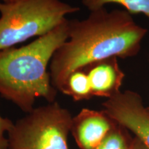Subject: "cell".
Returning <instances> with one entry per match:
<instances>
[{
	"label": "cell",
	"mask_w": 149,
	"mask_h": 149,
	"mask_svg": "<svg viewBox=\"0 0 149 149\" xmlns=\"http://www.w3.org/2000/svg\"><path fill=\"white\" fill-rule=\"evenodd\" d=\"M148 30L134 21L126 10L91 11L84 19L68 20V39L50 63L53 86L60 91L72 72L111 57H135Z\"/></svg>",
	"instance_id": "cell-1"
},
{
	"label": "cell",
	"mask_w": 149,
	"mask_h": 149,
	"mask_svg": "<svg viewBox=\"0 0 149 149\" xmlns=\"http://www.w3.org/2000/svg\"><path fill=\"white\" fill-rule=\"evenodd\" d=\"M68 19L27 45L0 51V95L26 113L37 99L55 102L57 91L48 66L57 48L68 39Z\"/></svg>",
	"instance_id": "cell-2"
},
{
	"label": "cell",
	"mask_w": 149,
	"mask_h": 149,
	"mask_svg": "<svg viewBox=\"0 0 149 149\" xmlns=\"http://www.w3.org/2000/svg\"><path fill=\"white\" fill-rule=\"evenodd\" d=\"M79 10L61 0L0 1V51L46 35Z\"/></svg>",
	"instance_id": "cell-3"
},
{
	"label": "cell",
	"mask_w": 149,
	"mask_h": 149,
	"mask_svg": "<svg viewBox=\"0 0 149 149\" xmlns=\"http://www.w3.org/2000/svg\"><path fill=\"white\" fill-rule=\"evenodd\" d=\"M72 117L56 102L34 108L7 133L8 149H69Z\"/></svg>",
	"instance_id": "cell-4"
},
{
	"label": "cell",
	"mask_w": 149,
	"mask_h": 149,
	"mask_svg": "<svg viewBox=\"0 0 149 149\" xmlns=\"http://www.w3.org/2000/svg\"><path fill=\"white\" fill-rule=\"evenodd\" d=\"M102 107L112 120L132 132L149 149V108L138 93L120 91L107 99Z\"/></svg>",
	"instance_id": "cell-5"
},
{
	"label": "cell",
	"mask_w": 149,
	"mask_h": 149,
	"mask_svg": "<svg viewBox=\"0 0 149 149\" xmlns=\"http://www.w3.org/2000/svg\"><path fill=\"white\" fill-rule=\"evenodd\" d=\"M115 123L103 110L84 108L72 117L70 133L79 149H95Z\"/></svg>",
	"instance_id": "cell-6"
},
{
	"label": "cell",
	"mask_w": 149,
	"mask_h": 149,
	"mask_svg": "<svg viewBox=\"0 0 149 149\" xmlns=\"http://www.w3.org/2000/svg\"><path fill=\"white\" fill-rule=\"evenodd\" d=\"M88 75L93 97L109 99L120 92L125 74L117 57H111L84 68Z\"/></svg>",
	"instance_id": "cell-7"
},
{
	"label": "cell",
	"mask_w": 149,
	"mask_h": 149,
	"mask_svg": "<svg viewBox=\"0 0 149 149\" xmlns=\"http://www.w3.org/2000/svg\"><path fill=\"white\" fill-rule=\"evenodd\" d=\"M59 92L69 96L75 102L88 100L93 97L88 75L84 68L72 72Z\"/></svg>",
	"instance_id": "cell-8"
},
{
	"label": "cell",
	"mask_w": 149,
	"mask_h": 149,
	"mask_svg": "<svg viewBox=\"0 0 149 149\" xmlns=\"http://www.w3.org/2000/svg\"><path fill=\"white\" fill-rule=\"evenodd\" d=\"M81 3L90 12L105 8L109 3H116L131 15L141 13L149 19V0H81Z\"/></svg>",
	"instance_id": "cell-9"
},
{
	"label": "cell",
	"mask_w": 149,
	"mask_h": 149,
	"mask_svg": "<svg viewBox=\"0 0 149 149\" xmlns=\"http://www.w3.org/2000/svg\"><path fill=\"white\" fill-rule=\"evenodd\" d=\"M128 130L117 123L95 149H130L133 138Z\"/></svg>",
	"instance_id": "cell-10"
},
{
	"label": "cell",
	"mask_w": 149,
	"mask_h": 149,
	"mask_svg": "<svg viewBox=\"0 0 149 149\" xmlns=\"http://www.w3.org/2000/svg\"><path fill=\"white\" fill-rule=\"evenodd\" d=\"M14 123L7 117L0 114V149H8V137L6 135L13 126Z\"/></svg>",
	"instance_id": "cell-11"
},
{
	"label": "cell",
	"mask_w": 149,
	"mask_h": 149,
	"mask_svg": "<svg viewBox=\"0 0 149 149\" xmlns=\"http://www.w3.org/2000/svg\"><path fill=\"white\" fill-rule=\"evenodd\" d=\"M130 149H148L141 141L137 138L133 137Z\"/></svg>",
	"instance_id": "cell-12"
},
{
	"label": "cell",
	"mask_w": 149,
	"mask_h": 149,
	"mask_svg": "<svg viewBox=\"0 0 149 149\" xmlns=\"http://www.w3.org/2000/svg\"><path fill=\"white\" fill-rule=\"evenodd\" d=\"M10 1V0H0L1 2H7V1Z\"/></svg>",
	"instance_id": "cell-13"
}]
</instances>
